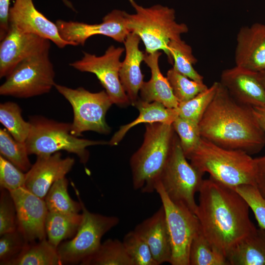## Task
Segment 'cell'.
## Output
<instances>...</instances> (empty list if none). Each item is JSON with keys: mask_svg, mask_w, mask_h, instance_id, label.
Here are the masks:
<instances>
[{"mask_svg": "<svg viewBox=\"0 0 265 265\" xmlns=\"http://www.w3.org/2000/svg\"><path fill=\"white\" fill-rule=\"evenodd\" d=\"M15 203L17 227L28 243L46 238L45 221L48 210L45 200L25 186L10 191Z\"/></svg>", "mask_w": 265, "mask_h": 265, "instance_id": "9a60e30c", "label": "cell"}, {"mask_svg": "<svg viewBox=\"0 0 265 265\" xmlns=\"http://www.w3.org/2000/svg\"><path fill=\"white\" fill-rule=\"evenodd\" d=\"M161 54L159 51L145 53L143 61L150 69L151 76L149 81L142 84L139 91L140 99L149 103L158 102L167 108H176L179 103L159 69V60Z\"/></svg>", "mask_w": 265, "mask_h": 265, "instance_id": "7402d4cb", "label": "cell"}, {"mask_svg": "<svg viewBox=\"0 0 265 265\" xmlns=\"http://www.w3.org/2000/svg\"><path fill=\"white\" fill-rule=\"evenodd\" d=\"M124 50L123 48L111 45L101 56L83 52L81 59L71 63L69 65L80 72L95 74L113 104L125 107L131 103L119 77L122 63L120 58Z\"/></svg>", "mask_w": 265, "mask_h": 265, "instance_id": "7c38bea8", "label": "cell"}, {"mask_svg": "<svg viewBox=\"0 0 265 265\" xmlns=\"http://www.w3.org/2000/svg\"><path fill=\"white\" fill-rule=\"evenodd\" d=\"M166 78L179 103L191 99L208 88L203 81L192 80L181 74L173 67L168 71Z\"/></svg>", "mask_w": 265, "mask_h": 265, "instance_id": "836d02e7", "label": "cell"}, {"mask_svg": "<svg viewBox=\"0 0 265 265\" xmlns=\"http://www.w3.org/2000/svg\"><path fill=\"white\" fill-rule=\"evenodd\" d=\"M10 0H0V41L6 35L9 28Z\"/></svg>", "mask_w": 265, "mask_h": 265, "instance_id": "60d3db41", "label": "cell"}, {"mask_svg": "<svg viewBox=\"0 0 265 265\" xmlns=\"http://www.w3.org/2000/svg\"><path fill=\"white\" fill-rule=\"evenodd\" d=\"M199 127L202 138L224 148L250 155L265 146V132L252 107L237 102L220 82Z\"/></svg>", "mask_w": 265, "mask_h": 265, "instance_id": "7a4b0ae2", "label": "cell"}, {"mask_svg": "<svg viewBox=\"0 0 265 265\" xmlns=\"http://www.w3.org/2000/svg\"><path fill=\"white\" fill-rule=\"evenodd\" d=\"M172 125L179 138L184 154L187 159L202 138L199 124L178 116Z\"/></svg>", "mask_w": 265, "mask_h": 265, "instance_id": "e575fe53", "label": "cell"}, {"mask_svg": "<svg viewBox=\"0 0 265 265\" xmlns=\"http://www.w3.org/2000/svg\"><path fill=\"white\" fill-rule=\"evenodd\" d=\"M81 265H134L122 241L107 239Z\"/></svg>", "mask_w": 265, "mask_h": 265, "instance_id": "4316f807", "label": "cell"}, {"mask_svg": "<svg viewBox=\"0 0 265 265\" xmlns=\"http://www.w3.org/2000/svg\"><path fill=\"white\" fill-rule=\"evenodd\" d=\"M68 181L65 178L56 181L44 199L49 212L66 214L78 213L81 211L80 202L73 200L68 192Z\"/></svg>", "mask_w": 265, "mask_h": 265, "instance_id": "f1b7e54d", "label": "cell"}, {"mask_svg": "<svg viewBox=\"0 0 265 265\" xmlns=\"http://www.w3.org/2000/svg\"><path fill=\"white\" fill-rule=\"evenodd\" d=\"M143 142L132 156V186L143 193L155 191V185L168 159L176 133L172 125L146 124Z\"/></svg>", "mask_w": 265, "mask_h": 265, "instance_id": "277c9868", "label": "cell"}, {"mask_svg": "<svg viewBox=\"0 0 265 265\" xmlns=\"http://www.w3.org/2000/svg\"><path fill=\"white\" fill-rule=\"evenodd\" d=\"M140 40L133 32L128 35L124 42L126 56L119 71L120 81L132 106L138 99V92L144 82L140 65L145 53L139 49Z\"/></svg>", "mask_w": 265, "mask_h": 265, "instance_id": "44dd1931", "label": "cell"}, {"mask_svg": "<svg viewBox=\"0 0 265 265\" xmlns=\"http://www.w3.org/2000/svg\"><path fill=\"white\" fill-rule=\"evenodd\" d=\"M82 214L61 213L48 212L45 231L49 242L57 248L64 240L76 234L82 220Z\"/></svg>", "mask_w": 265, "mask_h": 265, "instance_id": "d4e9b609", "label": "cell"}, {"mask_svg": "<svg viewBox=\"0 0 265 265\" xmlns=\"http://www.w3.org/2000/svg\"><path fill=\"white\" fill-rule=\"evenodd\" d=\"M81 206V222L76 235L62 242L57 248L62 265L80 264L101 244L103 236L119 222L115 216L93 213L87 209L77 189L74 186Z\"/></svg>", "mask_w": 265, "mask_h": 265, "instance_id": "ba28073f", "label": "cell"}, {"mask_svg": "<svg viewBox=\"0 0 265 265\" xmlns=\"http://www.w3.org/2000/svg\"><path fill=\"white\" fill-rule=\"evenodd\" d=\"M195 215L209 242L226 257L240 240L256 229L249 206L234 188L212 178L204 180Z\"/></svg>", "mask_w": 265, "mask_h": 265, "instance_id": "6da1fadb", "label": "cell"}, {"mask_svg": "<svg viewBox=\"0 0 265 265\" xmlns=\"http://www.w3.org/2000/svg\"><path fill=\"white\" fill-rule=\"evenodd\" d=\"M189 265H229L226 256L212 245L201 227L190 248Z\"/></svg>", "mask_w": 265, "mask_h": 265, "instance_id": "83f0119b", "label": "cell"}, {"mask_svg": "<svg viewBox=\"0 0 265 265\" xmlns=\"http://www.w3.org/2000/svg\"><path fill=\"white\" fill-rule=\"evenodd\" d=\"M256 187L265 199V155L255 158Z\"/></svg>", "mask_w": 265, "mask_h": 265, "instance_id": "b9f144b4", "label": "cell"}, {"mask_svg": "<svg viewBox=\"0 0 265 265\" xmlns=\"http://www.w3.org/2000/svg\"><path fill=\"white\" fill-rule=\"evenodd\" d=\"M22 170L0 156V186L9 191L25 186L26 175Z\"/></svg>", "mask_w": 265, "mask_h": 265, "instance_id": "f35d334b", "label": "cell"}, {"mask_svg": "<svg viewBox=\"0 0 265 265\" xmlns=\"http://www.w3.org/2000/svg\"><path fill=\"white\" fill-rule=\"evenodd\" d=\"M129 1L135 12L126 14L127 26L130 31L140 37L146 53L163 51L168 61L173 64L169 44L172 40L181 39L182 34L188 31L187 26L176 22L175 11L172 8L160 4L144 7L134 0Z\"/></svg>", "mask_w": 265, "mask_h": 265, "instance_id": "5b68a950", "label": "cell"}, {"mask_svg": "<svg viewBox=\"0 0 265 265\" xmlns=\"http://www.w3.org/2000/svg\"><path fill=\"white\" fill-rule=\"evenodd\" d=\"M47 51L20 62L0 86V95L31 98L50 92L55 84V71Z\"/></svg>", "mask_w": 265, "mask_h": 265, "instance_id": "30bf717a", "label": "cell"}, {"mask_svg": "<svg viewBox=\"0 0 265 265\" xmlns=\"http://www.w3.org/2000/svg\"><path fill=\"white\" fill-rule=\"evenodd\" d=\"M226 258L229 265H265V229L256 228L236 244Z\"/></svg>", "mask_w": 265, "mask_h": 265, "instance_id": "cb8c5ba5", "label": "cell"}, {"mask_svg": "<svg viewBox=\"0 0 265 265\" xmlns=\"http://www.w3.org/2000/svg\"><path fill=\"white\" fill-rule=\"evenodd\" d=\"M9 26L53 42L59 48L77 46L60 36L55 23L48 19L35 7L32 0H15L9 14Z\"/></svg>", "mask_w": 265, "mask_h": 265, "instance_id": "2e32d148", "label": "cell"}, {"mask_svg": "<svg viewBox=\"0 0 265 265\" xmlns=\"http://www.w3.org/2000/svg\"><path fill=\"white\" fill-rule=\"evenodd\" d=\"M54 87L72 107L73 120L70 132L72 135L80 137L88 131L102 134L110 132L106 115L113 103L106 90L93 93L82 87L73 89L56 83Z\"/></svg>", "mask_w": 265, "mask_h": 265, "instance_id": "9c48e42d", "label": "cell"}, {"mask_svg": "<svg viewBox=\"0 0 265 265\" xmlns=\"http://www.w3.org/2000/svg\"><path fill=\"white\" fill-rule=\"evenodd\" d=\"M0 153L24 172L32 166L25 143L17 141L6 129H0Z\"/></svg>", "mask_w": 265, "mask_h": 265, "instance_id": "d6a6232c", "label": "cell"}, {"mask_svg": "<svg viewBox=\"0 0 265 265\" xmlns=\"http://www.w3.org/2000/svg\"><path fill=\"white\" fill-rule=\"evenodd\" d=\"M122 242L134 265H158L148 244L134 230L127 233Z\"/></svg>", "mask_w": 265, "mask_h": 265, "instance_id": "d590c367", "label": "cell"}, {"mask_svg": "<svg viewBox=\"0 0 265 265\" xmlns=\"http://www.w3.org/2000/svg\"><path fill=\"white\" fill-rule=\"evenodd\" d=\"M219 82L215 81L210 87L191 99L180 103L176 108L179 116L199 124L214 97Z\"/></svg>", "mask_w": 265, "mask_h": 265, "instance_id": "1f68e13d", "label": "cell"}, {"mask_svg": "<svg viewBox=\"0 0 265 265\" xmlns=\"http://www.w3.org/2000/svg\"><path fill=\"white\" fill-rule=\"evenodd\" d=\"M74 164V158H63L60 152L37 156L35 162L26 173L25 187L44 199L52 186L65 177Z\"/></svg>", "mask_w": 265, "mask_h": 265, "instance_id": "e0dca14e", "label": "cell"}, {"mask_svg": "<svg viewBox=\"0 0 265 265\" xmlns=\"http://www.w3.org/2000/svg\"><path fill=\"white\" fill-rule=\"evenodd\" d=\"M0 265H6L18 255L28 243L17 228L0 236Z\"/></svg>", "mask_w": 265, "mask_h": 265, "instance_id": "8d00e7d4", "label": "cell"}, {"mask_svg": "<svg viewBox=\"0 0 265 265\" xmlns=\"http://www.w3.org/2000/svg\"><path fill=\"white\" fill-rule=\"evenodd\" d=\"M30 132L25 144L28 155H51L60 151L76 154L85 164L88 146L108 144L104 140L80 138L71 133V123L60 122L42 116L30 117Z\"/></svg>", "mask_w": 265, "mask_h": 265, "instance_id": "8992f818", "label": "cell"}, {"mask_svg": "<svg viewBox=\"0 0 265 265\" xmlns=\"http://www.w3.org/2000/svg\"><path fill=\"white\" fill-rule=\"evenodd\" d=\"M62 1H63V2L64 3V4L66 6H67L68 7H69V8H70L72 10H73L74 11H76L75 10V8L74 7V6L73 5L72 3L69 0H62Z\"/></svg>", "mask_w": 265, "mask_h": 265, "instance_id": "f6af8a7d", "label": "cell"}, {"mask_svg": "<svg viewBox=\"0 0 265 265\" xmlns=\"http://www.w3.org/2000/svg\"><path fill=\"white\" fill-rule=\"evenodd\" d=\"M258 73L260 80L265 90V69L259 72Z\"/></svg>", "mask_w": 265, "mask_h": 265, "instance_id": "ee69618b", "label": "cell"}, {"mask_svg": "<svg viewBox=\"0 0 265 265\" xmlns=\"http://www.w3.org/2000/svg\"><path fill=\"white\" fill-rule=\"evenodd\" d=\"M57 248L45 238L28 243L23 250L6 265H61Z\"/></svg>", "mask_w": 265, "mask_h": 265, "instance_id": "484cf974", "label": "cell"}, {"mask_svg": "<svg viewBox=\"0 0 265 265\" xmlns=\"http://www.w3.org/2000/svg\"><path fill=\"white\" fill-rule=\"evenodd\" d=\"M236 65L255 72L265 69V24L242 26L237 35Z\"/></svg>", "mask_w": 265, "mask_h": 265, "instance_id": "d6986e66", "label": "cell"}, {"mask_svg": "<svg viewBox=\"0 0 265 265\" xmlns=\"http://www.w3.org/2000/svg\"><path fill=\"white\" fill-rule=\"evenodd\" d=\"M169 50L173 61V68L188 78L199 82L203 81V77L199 74L193 65L197 62L191 47L181 39L172 40Z\"/></svg>", "mask_w": 265, "mask_h": 265, "instance_id": "4dcf8cb0", "label": "cell"}, {"mask_svg": "<svg viewBox=\"0 0 265 265\" xmlns=\"http://www.w3.org/2000/svg\"><path fill=\"white\" fill-rule=\"evenodd\" d=\"M134 231L148 244L158 265L170 263L172 249L162 205L151 216L137 224Z\"/></svg>", "mask_w": 265, "mask_h": 265, "instance_id": "ffe728a7", "label": "cell"}, {"mask_svg": "<svg viewBox=\"0 0 265 265\" xmlns=\"http://www.w3.org/2000/svg\"><path fill=\"white\" fill-rule=\"evenodd\" d=\"M203 175L187 161L176 134L171 152L159 179L169 198L195 214L197 204L194 196L201 188Z\"/></svg>", "mask_w": 265, "mask_h": 265, "instance_id": "52a82bcc", "label": "cell"}, {"mask_svg": "<svg viewBox=\"0 0 265 265\" xmlns=\"http://www.w3.org/2000/svg\"><path fill=\"white\" fill-rule=\"evenodd\" d=\"M164 208L169 233L172 265H189V251L192 241L200 229L196 215L187 207L172 201L159 181L155 185Z\"/></svg>", "mask_w": 265, "mask_h": 265, "instance_id": "8fae6325", "label": "cell"}, {"mask_svg": "<svg viewBox=\"0 0 265 265\" xmlns=\"http://www.w3.org/2000/svg\"><path fill=\"white\" fill-rule=\"evenodd\" d=\"M126 12L114 9L103 18L101 23L88 24L77 21H56L60 36L64 40L84 46L86 40L95 35H103L124 43L130 30L127 26Z\"/></svg>", "mask_w": 265, "mask_h": 265, "instance_id": "4fadbf2b", "label": "cell"}, {"mask_svg": "<svg viewBox=\"0 0 265 265\" xmlns=\"http://www.w3.org/2000/svg\"><path fill=\"white\" fill-rule=\"evenodd\" d=\"M187 159L203 174L232 188L250 185L256 186L255 159L239 150L228 149L202 137Z\"/></svg>", "mask_w": 265, "mask_h": 265, "instance_id": "3957f363", "label": "cell"}, {"mask_svg": "<svg viewBox=\"0 0 265 265\" xmlns=\"http://www.w3.org/2000/svg\"><path fill=\"white\" fill-rule=\"evenodd\" d=\"M17 228L16 210L9 191L0 188V236Z\"/></svg>", "mask_w": 265, "mask_h": 265, "instance_id": "ab89813d", "label": "cell"}, {"mask_svg": "<svg viewBox=\"0 0 265 265\" xmlns=\"http://www.w3.org/2000/svg\"><path fill=\"white\" fill-rule=\"evenodd\" d=\"M50 41L9 26L0 44V78L8 76L22 61L50 51Z\"/></svg>", "mask_w": 265, "mask_h": 265, "instance_id": "5bb4252c", "label": "cell"}, {"mask_svg": "<svg viewBox=\"0 0 265 265\" xmlns=\"http://www.w3.org/2000/svg\"><path fill=\"white\" fill-rule=\"evenodd\" d=\"M134 106L139 111L138 117L131 123L121 126L108 141V145H117L131 128L139 124L161 123L172 125L179 116L176 108H167L158 102L149 103L138 98Z\"/></svg>", "mask_w": 265, "mask_h": 265, "instance_id": "603a6c76", "label": "cell"}, {"mask_svg": "<svg viewBox=\"0 0 265 265\" xmlns=\"http://www.w3.org/2000/svg\"><path fill=\"white\" fill-rule=\"evenodd\" d=\"M253 113L262 128L265 132V104L252 107Z\"/></svg>", "mask_w": 265, "mask_h": 265, "instance_id": "7bdbcfd3", "label": "cell"}, {"mask_svg": "<svg viewBox=\"0 0 265 265\" xmlns=\"http://www.w3.org/2000/svg\"><path fill=\"white\" fill-rule=\"evenodd\" d=\"M0 122L15 139L25 142L31 124L23 119L22 109L17 104L6 102L0 104Z\"/></svg>", "mask_w": 265, "mask_h": 265, "instance_id": "f546056e", "label": "cell"}, {"mask_svg": "<svg viewBox=\"0 0 265 265\" xmlns=\"http://www.w3.org/2000/svg\"><path fill=\"white\" fill-rule=\"evenodd\" d=\"M252 211L260 228L265 229V199L255 186L241 185L235 188Z\"/></svg>", "mask_w": 265, "mask_h": 265, "instance_id": "74e56055", "label": "cell"}, {"mask_svg": "<svg viewBox=\"0 0 265 265\" xmlns=\"http://www.w3.org/2000/svg\"><path fill=\"white\" fill-rule=\"evenodd\" d=\"M219 82L241 104L251 107L265 104V90L257 72L236 65L222 72Z\"/></svg>", "mask_w": 265, "mask_h": 265, "instance_id": "ac0fdd59", "label": "cell"}]
</instances>
